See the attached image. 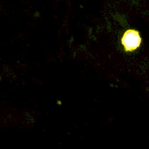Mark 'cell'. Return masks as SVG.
<instances>
[{"mask_svg": "<svg viewBox=\"0 0 149 149\" xmlns=\"http://www.w3.org/2000/svg\"><path fill=\"white\" fill-rule=\"evenodd\" d=\"M121 44L126 52H132L138 49L142 44L140 32L135 29H128L121 39Z\"/></svg>", "mask_w": 149, "mask_h": 149, "instance_id": "obj_1", "label": "cell"}]
</instances>
